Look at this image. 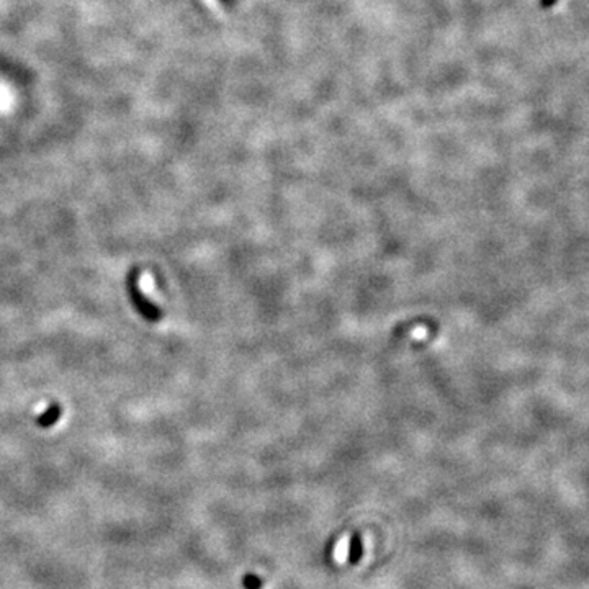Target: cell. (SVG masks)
Instances as JSON below:
<instances>
[{
  "mask_svg": "<svg viewBox=\"0 0 589 589\" xmlns=\"http://www.w3.org/2000/svg\"><path fill=\"white\" fill-rule=\"evenodd\" d=\"M128 291H130L131 302L135 303L136 309L146 318V320H149V321L161 320V316H162L161 309L154 307L153 303H149V300L146 298V296H143V293H141L140 288H137V285H136L135 277L133 278L130 277V280H128Z\"/></svg>",
  "mask_w": 589,
  "mask_h": 589,
  "instance_id": "obj_1",
  "label": "cell"
},
{
  "mask_svg": "<svg viewBox=\"0 0 589 589\" xmlns=\"http://www.w3.org/2000/svg\"><path fill=\"white\" fill-rule=\"evenodd\" d=\"M59 416H61V408H59V404H51V406L43 412L41 416H38L36 423L41 425V427H49V425H53L56 421L59 419Z\"/></svg>",
  "mask_w": 589,
  "mask_h": 589,
  "instance_id": "obj_2",
  "label": "cell"
}]
</instances>
